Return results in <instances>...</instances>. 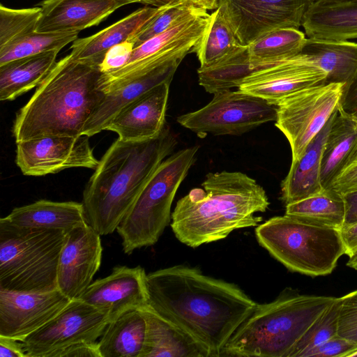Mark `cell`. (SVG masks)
I'll list each match as a JSON object with an SVG mask.
<instances>
[{
    "label": "cell",
    "instance_id": "f5cc1de1",
    "mask_svg": "<svg viewBox=\"0 0 357 357\" xmlns=\"http://www.w3.org/2000/svg\"><path fill=\"white\" fill-rule=\"evenodd\" d=\"M357 1V0H312V1Z\"/></svg>",
    "mask_w": 357,
    "mask_h": 357
},
{
    "label": "cell",
    "instance_id": "8fae6325",
    "mask_svg": "<svg viewBox=\"0 0 357 357\" xmlns=\"http://www.w3.org/2000/svg\"><path fill=\"white\" fill-rule=\"evenodd\" d=\"M343 89L341 83H324L292 93L276 105L275 126L289 143L291 162L301 157L339 109Z\"/></svg>",
    "mask_w": 357,
    "mask_h": 357
},
{
    "label": "cell",
    "instance_id": "d6a6232c",
    "mask_svg": "<svg viewBox=\"0 0 357 357\" xmlns=\"http://www.w3.org/2000/svg\"><path fill=\"white\" fill-rule=\"evenodd\" d=\"M233 29L218 8L211 14L208 27L193 48L200 68L208 67L240 45Z\"/></svg>",
    "mask_w": 357,
    "mask_h": 357
},
{
    "label": "cell",
    "instance_id": "6da1fadb",
    "mask_svg": "<svg viewBox=\"0 0 357 357\" xmlns=\"http://www.w3.org/2000/svg\"><path fill=\"white\" fill-rule=\"evenodd\" d=\"M147 306L219 357L257 303L236 285L177 265L147 274Z\"/></svg>",
    "mask_w": 357,
    "mask_h": 357
},
{
    "label": "cell",
    "instance_id": "8992f818",
    "mask_svg": "<svg viewBox=\"0 0 357 357\" xmlns=\"http://www.w3.org/2000/svg\"><path fill=\"white\" fill-rule=\"evenodd\" d=\"M67 231L24 227L0 219V289L34 293L57 289L59 255Z\"/></svg>",
    "mask_w": 357,
    "mask_h": 357
},
{
    "label": "cell",
    "instance_id": "2e32d148",
    "mask_svg": "<svg viewBox=\"0 0 357 357\" xmlns=\"http://www.w3.org/2000/svg\"><path fill=\"white\" fill-rule=\"evenodd\" d=\"M70 301L58 289L34 293L0 289V336L22 341L54 317Z\"/></svg>",
    "mask_w": 357,
    "mask_h": 357
},
{
    "label": "cell",
    "instance_id": "c3c4849f",
    "mask_svg": "<svg viewBox=\"0 0 357 357\" xmlns=\"http://www.w3.org/2000/svg\"><path fill=\"white\" fill-rule=\"evenodd\" d=\"M178 1L179 0H146V3L147 5L153 6V7H161Z\"/></svg>",
    "mask_w": 357,
    "mask_h": 357
},
{
    "label": "cell",
    "instance_id": "d6986e66",
    "mask_svg": "<svg viewBox=\"0 0 357 357\" xmlns=\"http://www.w3.org/2000/svg\"><path fill=\"white\" fill-rule=\"evenodd\" d=\"M169 82L162 83L131 101L114 116L105 130L123 141H143L158 137L165 127Z\"/></svg>",
    "mask_w": 357,
    "mask_h": 357
},
{
    "label": "cell",
    "instance_id": "ffe728a7",
    "mask_svg": "<svg viewBox=\"0 0 357 357\" xmlns=\"http://www.w3.org/2000/svg\"><path fill=\"white\" fill-rule=\"evenodd\" d=\"M38 33L77 31L99 24L121 6L114 0H43Z\"/></svg>",
    "mask_w": 357,
    "mask_h": 357
},
{
    "label": "cell",
    "instance_id": "60d3db41",
    "mask_svg": "<svg viewBox=\"0 0 357 357\" xmlns=\"http://www.w3.org/2000/svg\"><path fill=\"white\" fill-rule=\"evenodd\" d=\"M133 49V43L129 40L110 48L99 66L100 71L105 73L125 66L128 62Z\"/></svg>",
    "mask_w": 357,
    "mask_h": 357
},
{
    "label": "cell",
    "instance_id": "9c48e42d",
    "mask_svg": "<svg viewBox=\"0 0 357 357\" xmlns=\"http://www.w3.org/2000/svg\"><path fill=\"white\" fill-rule=\"evenodd\" d=\"M185 56L152 55L102 73L99 89L105 96L85 124L82 134L91 137L105 130L125 105L162 83H171Z\"/></svg>",
    "mask_w": 357,
    "mask_h": 357
},
{
    "label": "cell",
    "instance_id": "52a82bcc",
    "mask_svg": "<svg viewBox=\"0 0 357 357\" xmlns=\"http://www.w3.org/2000/svg\"><path fill=\"white\" fill-rule=\"evenodd\" d=\"M255 236L287 269L310 277L331 274L345 255L340 230L287 214L259 225Z\"/></svg>",
    "mask_w": 357,
    "mask_h": 357
},
{
    "label": "cell",
    "instance_id": "4fadbf2b",
    "mask_svg": "<svg viewBox=\"0 0 357 357\" xmlns=\"http://www.w3.org/2000/svg\"><path fill=\"white\" fill-rule=\"evenodd\" d=\"M312 0H219L218 8L238 42L248 45L262 34L279 28L302 26Z\"/></svg>",
    "mask_w": 357,
    "mask_h": 357
},
{
    "label": "cell",
    "instance_id": "9a60e30c",
    "mask_svg": "<svg viewBox=\"0 0 357 357\" xmlns=\"http://www.w3.org/2000/svg\"><path fill=\"white\" fill-rule=\"evenodd\" d=\"M102 247L100 235L89 224L67 233L57 268V289L70 300L79 299L99 270Z\"/></svg>",
    "mask_w": 357,
    "mask_h": 357
},
{
    "label": "cell",
    "instance_id": "681fc988",
    "mask_svg": "<svg viewBox=\"0 0 357 357\" xmlns=\"http://www.w3.org/2000/svg\"><path fill=\"white\" fill-rule=\"evenodd\" d=\"M347 265L353 269L357 270V252L349 257Z\"/></svg>",
    "mask_w": 357,
    "mask_h": 357
},
{
    "label": "cell",
    "instance_id": "7c38bea8",
    "mask_svg": "<svg viewBox=\"0 0 357 357\" xmlns=\"http://www.w3.org/2000/svg\"><path fill=\"white\" fill-rule=\"evenodd\" d=\"M107 316L80 299L71 300L54 317L21 341L26 357H52L66 347L93 342L109 324Z\"/></svg>",
    "mask_w": 357,
    "mask_h": 357
},
{
    "label": "cell",
    "instance_id": "30bf717a",
    "mask_svg": "<svg viewBox=\"0 0 357 357\" xmlns=\"http://www.w3.org/2000/svg\"><path fill=\"white\" fill-rule=\"evenodd\" d=\"M276 119V106L264 99L227 90L214 93L204 107L178 116L177 122L204 137L208 134L240 135Z\"/></svg>",
    "mask_w": 357,
    "mask_h": 357
},
{
    "label": "cell",
    "instance_id": "83f0119b",
    "mask_svg": "<svg viewBox=\"0 0 357 357\" xmlns=\"http://www.w3.org/2000/svg\"><path fill=\"white\" fill-rule=\"evenodd\" d=\"M59 51H47L0 65V100H13L38 86L55 66Z\"/></svg>",
    "mask_w": 357,
    "mask_h": 357
},
{
    "label": "cell",
    "instance_id": "7bdbcfd3",
    "mask_svg": "<svg viewBox=\"0 0 357 357\" xmlns=\"http://www.w3.org/2000/svg\"><path fill=\"white\" fill-rule=\"evenodd\" d=\"M339 111L350 116L357 112V73L343 89Z\"/></svg>",
    "mask_w": 357,
    "mask_h": 357
},
{
    "label": "cell",
    "instance_id": "1f68e13d",
    "mask_svg": "<svg viewBox=\"0 0 357 357\" xmlns=\"http://www.w3.org/2000/svg\"><path fill=\"white\" fill-rule=\"evenodd\" d=\"M286 206L285 214L308 222L342 229L345 218L343 195L332 188Z\"/></svg>",
    "mask_w": 357,
    "mask_h": 357
},
{
    "label": "cell",
    "instance_id": "f6af8a7d",
    "mask_svg": "<svg viewBox=\"0 0 357 357\" xmlns=\"http://www.w3.org/2000/svg\"><path fill=\"white\" fill-rule=\"evenodd\" d=\"M342 195L345 204V218L342 229L357 222V190Z\"/></svg>",
    "mask_w": 357,
    "mask_h": 357
},
{
    "label": "cell",
    "instance_id": "5bb4252c",
    "mask_svg": "<svg viewBox=\"0 0 357 357\" xmlns=\"http://www.w3.org/2000/svg\"><path fill=\"white\" fill-rule=\"evenodd\" d=\"M16 164L26 176H44L72 167L95 169L89 137L43 136L16 142Z\"/></svg>",
    "mask_w": 357,
    "mask_h": 357
},
{
    "label": "cell",
    "instance_id": "836d02e7",
    "mask_svg": "<svg viewBox=\"0 0 357 357\" xmlns=\"http://www.w3.org/2000/svg\"><path fill=\"white\" fill-rule=\"evenodd\" d=\"M79 32H34L0 49V65L51 50H61L78 38Z\"/></svg>",
    "mask_w": 357,
    "mask_h": 357
},
{
    "label": "cell",
    "instance_id": "4dcf8cb0",
    "mask_svg": "<svg viewBox=\"0 0 357 357\" xmlns=\"http://www.w3.org/2000/svg\"><path fill=\"white\" fill-rule=\"evenodd\" d=\"M307 38L295 28H279L268 31L248 46L250 62L256 69L274 64L299 54Z\"/></svg>",
    "mask_w": 357,
    "mask_h": 357
},
{
    "label": "cell",
    "instance_id": "b9f144b4",
    "mask_svg": "<svg viewBox=\"0 0 357 357\" xmlns=\"http://www.w3.org/2000/svg\"><path fill=\"white\" fill-rule=\"evenodd\" d=\"M52 357H101L97 342H82L56 352Z\"/></svg>",
    "mask_w": 357,
    "mask_h": 357
},
{
    "label": "cell",
    "instance_id": "277c9868",
    "mask_svg": "<svg viewBox=\"0 0 357 357\" xmlns=\"http://www.w3.org/2000/svg\"><path fill=\"white\" fill-rule=\"evenodd\" d=\"M98 66L68 54L57 61L14 121L16 142L43 136H79L104 98Z\"/></svg>",
    "mask_w": 357,
    "mask_h": 357
},
{
    "label": "cell",
    "instance_id": "7402d4cb",
    "mask_svg": "<svg viewBox=\"0 0 357 357\" xmlns=\"http://www.w3.org/2000/svg\"><path fill=\"white\" fill-rule=\"evenodd\" d=\"M302 27L307 38L357 39V1H312L304 15Z\"/></svg>",
    "mask_w": 357,
    "mask_h": 357
},
{
    "label": "cell",
    "instance_id": "d4e9b609",
    "mask_svg": "<svg viewBox=\"0 0 357 357\" xmlns=\"http://www.w3.org/2000/svg\"><path fill=\"white\" fill-rule=\"evenodd\" d=\"M299 55L326 73V83L344 87L357 73V42L307 38Z\"/></svg>",
    "mask_w": 357,
    "mask_h": 357
},
{
    "label": "cell",
    "instance_id": "ba28073f",
    "mask_svg": "<svg viewBox=\"0 0 357 357\" xmlns=\"http://www.w3.org/2000/svg\"><path fill=\"white\" fill-rule=\"evenodd\" d=\"M199 148H185L163 160L116 228L124 253L154 245L172 219L175 195L194 164Z\"/></svg>",
    "mask_w": 357,
    "mask_h": 357
},
{
    "label": "cell",
    "instance_id": "db71d44e",
    "mask_svg": "<svg viewBox=\"0 0 357 357\" xmlns=\"http://www.w3.org/2000/svg\"><path fill=\"white\" fill-rule=\"evenodd\" d=\"M354 119L356 121V122L357 123V112H355L354 114H353L352 115H351Z\"/></svg>",
    "mask_w": 357,
    "mask_h": 357
},
{
    "label": "cell",
    "instance_id": "44dd1931",
    "mask_svg": "<svg viewBox=\"0 0 357 357\" xmlns=\"http://www.w3.org/2000/svg\"><path fill=\"white\" fill-rule=\"evenodd\" d=\"M163 7L139 8L92 36L76 39L70 46V54L77 60L99 67L110 48L128 40Z\"/></svg>",
    "mask_w": 357,
    "mask_h": 357
},
{
    "label": "cell",
    "instance_id": "7dc6e473",
    "mask_svg": "<svg viewBox=\"0 0 357 357\" xmlns=\"http://www.w3.org/2000/svg\"><path fill=\"white\" fill-rule=\"evenodd\" d=\"M181 2L204 10L216 9L219 5V0H180Z\"/></svg>",
    "mask_w": 357,
    "mask_h": 357
},
{
    "label": "cell",
    "instance_id": "4316f807",
    "mask_svg": "<svg viewBox=\"0 0 357 357\" xmlns=\"http://www.w3.org/2000/svg\"><path fill=\"white\" fill-rule=\"evenodd\" d=\"M146 336L143 308L126 312L109 322L98 342L101 357H142Z\"/></svg>",
    "mask_w": 357,
    "mask_h": 357
},
{
    "label": "cell",
    "instance_id": "f546056e",
    "mask_svg": "<svg viewBox=\"0 0 357 357\" xmlns=\"http://www.w3.org/2000/svg\"><path fill=\"white\" fill-rule=\"evenodd\" d=\"M257 70L250 59L248 46L240 45L213 65L197 70L199 84L210 93L239 87Z\"/></svg>",
    "mask_w": 357,
    "mask_h": 357
},
{
    "label": "cell",
    "instance_id": "74e56055",
    "mask_svg": "<svg viewBox=\"0 0 357 357\" xmlns=\"http://www.w3.org/2000/svg\"><path fill=\"white\" fill-rule=\"evenodd\" d=\"M341 298L337 334L357 344V290Z\"/></svg>",
    "mask_w": 357,
    "mask_h": 357
},
{
    "label": "cell",
    "instance_id": "3957f363",
    "mask_svg": "<svg viewBox=\"0 0 357 357\" xmlns=\"http://www.w3.org/2000/svg\"><path fill=\"white\" fill-rule=\"evenodd\" d=\"M176 143L166 126L153 139H116L99 161L84 190L87 223L100 236L116 230L148 179Z\"/></svg>",
    "mask_w": 357,
    "mask_h": 357
},
{
    "label": "cell",
    "instance_id": "ab89813d",
    "mask_svg": "<svg viewBox=\"0 0 357 357\" xmlns=\"http://www.w3.org/2000/svg\"><path fill=\"white\" fill-rule=\"evenodd\" d=\"M331 188L342 195L357 190V144Z\"/></svg>",
    "mask_w": 357,
    "mask_h": 357
},
{
    "label": "cell",
    "instance_id": "f1b7e54d",
    "mask_svg": "<svg viewBox=\"0 0 357 357\" xmlns=\"http://www.w3.org/2000/svg\"><path fill=\"white\" fill-rule=\"evenodd\" d=\"M357 144V123L354 118L337 111L324 146L320 179L324 189L331 185L348 161Z\"/></svg>",
    "mask_w": 357,
    "mask_h": 357
},
{
    "label": "cell",
    "instance_id": "bcb514c9",
    "mask_svg": "<svg viewBox=\"0 0 357 357\" xmlns=\"http://www.w3.org/2000/svg\"><path fill=\"white\" fill-rule=\"evenodd\" d=\"M345 248V255L348 257L357 252V222L340 230Z\"/></svg>",
    "mask_w": 357,
    "mask_h": 357
},
{
    "label": "cell",
    "instance_id": "7a4b0ae2",
    "mask_svg": "<svg viewBox=\"0 0 357 357\" xmlns=\"http://www.w3.org/2000/svg\"><path fill=\"white\" fill-rule=\"evenodd\" d=\"M180 199L171 227L182 243L196 248L226 238L236 229L255 227L270 202L264 189L240 172L208 173L202 184Z\"/></svg>",
    "mask_w": 357,
    "mask_h": 357
},
{
    "label": "cell",
    "instance_id": "484cf974",
    "mask_svg": "<svg viewBox=\"0 0 357 357\" xmlns=\"http://www.w3.org/2000/svg\"><path fill=\"white\" fill-rule=\"evenodd\" d=\"M24 227L61 229L68 232L88 224L82 203L40 199L15 208L5 217Z\"/></svg>",
    "mask_w": 357,
    "mask_h": 357
},
{
    "label": "cell",
    "instance_id": "ac0fdd59",
    "mask_svg": "<svg viewBox=\"0 0 357 357\" xmlns=\"http://www.w3.org/2000/svg\"><path fill=\"white\" fill-rule=\"evenodd\" d=\"M147 274L140 266H116L112 273L91 282L79 298L103 312L109 321L148 305Z\"/></svg>",
    "mask_w": 357,
    "mask_h": 357
},
{
    "label": "cell",
    "instance_id": "603a6c76",
    "mask_svg": "<svg viewBox=\"0 0 357 357\" xmlns=\"http://www.w3.org/2000/svg\"><path fill=\"white\" fill-rule=\"evenodd\" d=\"M143 311L146 336L142 357H211L208 350L184 329L148 306Z\"/></svg>",
    "mask_w": 357,
    "mask_h": 357
},
{
    "label": "cell",
    "instance_id": "5b68a950",
    "mask_svg": "<svg viewBox=\"0 0 357 357\" xmlns=\"http://www.w3.org/2000/svg\"><path fill=\"white\" fill-rule=\"evenodd\" d=\"M336 297L284 289L257 304L225 345L220 356L289 357L294 347Z\"/></svg>",
    "mask_w": 357,
    "mask_h": 357
},
{
    "label": "cell",
    "instance_id": "816d5d0a",
    "mask_svg": "<svg viewBox=\"0 0 357 357\" xmlns=\"http://www.w3.org/2000/svg\"><path fill=\"white\" fill-rule=\"evenodd\" d=\"M345 357H357V347L349 351Z\"/></svg>",
    "mask_w": 357,
    "mask_h": 357
},
{
    "label": "cell",
    "instance_id": "8d00e7d4",
    "mask_svg": "<svg viewBox=\"0 0 357 357\" xmlns=\"http://www.w3.org/2000/svg\"><path fill=\"white\" fill-rule=\"evenodd\" d=\"M195 8H196L187 5L180 0L165 5L156 16L128 40L133 43L134 48H135L146 40L167 30Z\"/></svg>",
    "mask_w": 357,
    "mask_h": 357
},
{
    "label": "cell",
    "instance_id": "e0dca14e",
    "mask_svg": "<svg viewBox=\"0 0 357 357\" xmlns=\"http://www.w3.org/2000/svg\"><path fill=\"white\" fill-rule=\"evenodd\" d=\"M326 73L306 63L299 54L261 68L248 75L238 88L276 106L298 91L326 83Z\"/></svg>",
    "mask_w": 357,
    "mask_h": 357
},
{
    "label": "cell",
    "instance_id": "f35d334b",
    "mask_svg": "<svg viewBox=\"0 0 357 357\" xmlns=\"http://www.w3.org/2000/svg\"><path fill=\"white\" fill-rule=\"evenodd\" d=\"M356 347L354 342L337 334L308 350L302 357H345Z\"/></svg>",
    "mask_w": 357,
    "mask_h": 357
},
{
    "label": "cell",
    "instance_id": "cb8c5ba5",
    "mask_svg": "<svg viewBox=\"0 0 357 357\" xmlns=\"http://www.w3.org/2000/svg\"><path fill=\"white\" fill-rule=\"evenodd\" d=\"M338 109L310 143L301 157L291 162L289 172L281 183V199L285 205L305 199L324 189L320 179L322 152L332 121Z\"/></svg>",
    "mask_w": 357,
    "mask_h": 357
},
{
    "label": "cell",
    "instance_id": "e575fe53",
    "mask_svg": "<svg viewBox=\"0 0 357 357\" xmlns=\"http://www.w3.org/2000/svg\"><path fill=\"white\" fill-rule=\"evenodd\" d=\"M341 306L342 298L336 297L303 335L289 357H302L308 350L337 335Z\"/></svg>",
    "mask_w": 357,
    "mask_h": 357
},
{
    "label": "cell",
    "instance_id": "f907efd6",
    "mask_svg": "<svg viewBox=\"0 0 357 357\" xmlns=\"http://www.w3.org/2000/svg\"><path fill=\"white\" fill-rule=\"evenodd\" d=\"M121 7L132 3H141L147 5L146 0H114Z\"/></svg>",
    "mask_w": 357,
    "mask_h": 357
},
{
    "label": "cell",
    "instance_id": "d590c367",
    "mask_svg": "<svg viewBox=\"0 0 357 357\" xmlns=\"http://www.w3.org/2000/svg\"><path fill=\"white\" fill-rule=\"evenodd\" d=\"M41 15L38 6L14 9L0 5V49L36 32Z\"/></svg>",
    "mask_w": 357,
    "mask_h": 357
},
{
    "label": "cell",
    "instance_id": "ee69618b",
    "mask_svg": "<svg viewBox=\"0 0 357 357\" xmlns=\"http://www.w3.org/2000/svg\"><path fill=\"white\" fill-rule=\"evenodd\" d=\"M0 357H26L21 341L0 336Z\"/></svg>",
    "mask_w": 357,
    "mask_h": 357
}]
</instances>
